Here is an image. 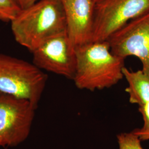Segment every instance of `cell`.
<instances>
[{
  "label": "cell",
  "mask_w": 149,
  "mask_h": 149,
  "mask_svg": "<svg viewBox=\"0 0 149 149\" xmlns=\"http://www.w3.org/2000/svg\"><path fill=\"white\" fill-rule=\"evenodd\" d=\"M47 79L34 64L0 54V91L26 99L37 107Z\"/></svg>",
  "instance_id": "3957f363"
},
{
  "label": "cell",
  "mask_w": 149,
  "mask_h": 149,
  "mask_svg": "<svg viewBox=\"0 0 149 149\" xmlns=\"http://www.w3.org/2000/svg\"><path fill=\"white\" fill-rule=\"evenodd\" d=\"M66 31L74 47L92 41L95 0H61Z\"/></svg>",
  "instance_id": "ba28073f"
},
{
  "label": "cell",
  "mask_w": 149,
  "mask_h": 149,
  "mask_svg": "<svg viewBox=\"0 0 149 149\" xmlns=\"http://www.w3.org/2000/svg\"><path fill=\"white\" fill-rule=\"evenodd\" d=\"M123 76L128 82L125 89L129 96V102L139 106L149 101V77L142 70L136 71H130L124 67Z\"/></svg>",
  "instance_id": "9c48e42d"
},
{
  "label": "cell",
  "mask_w": 149,
  "mask_h": 149,
  "mask_svg": "<svg viewBox=\"0 0 149 149\" xmlns=\"http://www.w3.org/2000/svg\"><path fill=\"white\" fill-rule=\"evenodd\" d=\"M107 41L116 55L138 58L142 71L149 77V11L129 22Z\"/></svg>",
  "instance_id": "52a82bcc"
},
{
  "label": "cell",
  "mask_w": 149,
  "mask_h": 149,
  "mask_svg": "<svg viewBox=\"0 0 149 149\" xmlns=\"http://www.w3.org/2000/svg\"><path fill=\"white\" fill-rule=\"evenodd\" d=\"M139 111L141 114L143 120L144 125L141 129L136 130L140 133H149V101L139 107Z\"/></svg>",
  "instance_id": "7c38bea8"
},
{
  "label": "cell",
  "mask_w": 149,
  "mask_h": 149,
  "mask_svg": "<svg viewBox=\"0 0 149 149\" xmlns=\"http://www.w3.org/2000/svg\"><path fill=\"white\" fill-rule=\"evenodd\" d=\"M134 132L136 134L141 141H145V140H149V133H140L138 131L135 129L133 130Z\"/></svg>",
  "instance_id": "5bb4252c"
},
{
  "label": "cell",
  "mask_w": 149,
  "mask_h": 149,
  "mask_svg": "<svg viewBox=\"0 0 149 149\" xmlns=\"http://www.w3.org/2000/svg\"><path fill=\"white\" fill-rule=\"evenodd\" d=\"M117 139L119 149H144L141 145V140L134 131L120 134Z\"/></svg>",
  "instance_id": "8fae6325"
},
{
  "label": "cell",
  "mask_w": 149,
  "mask_h": 149,
  "mask_svg": "<svg viewBox=\"0 0 149 149\" xmlns=\"http://www.w3.org/2000/svg\"><path fill=\"white\" fill-rule=\"evenodd\" d=\"M149 11V0H98L92 42L107 41L129 22Z\"/></svg>",
  "instance_id": "277c9868"
},
{
  "label": "cell",
  "mask_w": 149,
  "mask_h": 149,
  "mask_svg": "<svg viewBox=\"0 0 149 149\" xmlns=\"http://www.w3.org/2000/svg\"><path fill=\"white\" fill-rule=\"evenodd\" d=\"M22 10L27 8L39 0H15Z\"/></svg>",
  "instance_id": "4fadbf2b"
},
{
  "label": "cell",
  "mask_w": 149,
  "mask_h": 149,
  "mask_svg": "<svg viewBox=\"0 0 149 149\" xmlns=\"http://www.w3.org/2000/svg\"><path fill=\"white\" fill-rule=\"evenodd\" d=\"M11 23L16 42L31 53L49 38L66 31L61 0H39L22 10Z\"/></svg>",
  "instance_id": "7a4b0ae2"
},
{
  "label": "cell",
  "mask_w": 149,
  "mask_h": 149,
  "mask_svg": "<svg viewBox=\"0 0 149 149\" xmlns=\"http://www.w3.org/2000/svg\"><path fill=\"white\" fill-rule=\"evenodd\" d=\"M32 54L33 64L40 69L74 79L76 55L67 31L49 38Z\"/></svg>",
  "instance_id": "8992f818"
},
{
  "label": "cell",
  "mask_w": 149,
  "mask_h": 149,
  "mask_svg": "<svg viewBox=\"0 0 149 149\" xmlns=\"http://www.w3.org/2000/svg\"><path fill=\"white\" fill-rule=\"evenodd\" d=\"M74 81L81 90L94 91L111 87L124 77L125 59L112 53L108 41L91 42L75 48Z\"/></svg>",
  "instance_id": "6da1fadb"
},
{
  "label": "cell",
  "mask_w": 149,
  "mask_h": 149,
  "mask_svg": "<svg viewBox=\"0 0 149 149\" xmlns=\"http://www.w3.org/2000/svg\"><path fill=\"white\" fill-rule=\"evenodd\" d=\"M37 107L26 99L0 91V147H13L29 135Z\"/></svg>",
  "instance_id": "5b68a950"
},
{
  "label": "cell",
  "mask_w": 149,
  "mask_h": 149,
  "mask_svg": "<svg viewBox=\"0 0 149 149\" xmlns=\"http://www.w3.org/2000/svg\"><path fill=\"white\" fill-rule=\"evenodd\" d=\"M21 10L15 0H0V21L11 22Z\"/></svg>",
  "instance_id": "30bf717a"
},
{
  "label": "cell",
  "mask_w": 149,
  "mask_h": 149,
  "mask_svg": "<svg viewBox=\"0 0 149 149\" xmlns=\"http://www.w3.org/2000/svg\"><path fill=\"white\" fill-rule=\"evenodd\" d=\"M97 1H98V0H95V1H96V2Z\"/></svg>",
  "instance_id": "9a60e30c"
}]
</instances>
